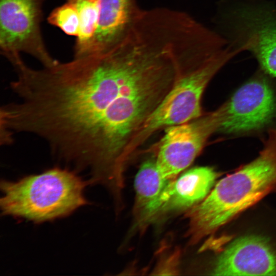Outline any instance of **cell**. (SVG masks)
Listing matches in <instances>:
<instances>
[{
    "label": "cell",
    "instance_id": "6da1fadb",
    "mask_svg": "<svg viewBox=\"0 0 276 276\" xmlns=\"http://www.w3.org/2000/svg\"><path fill=\"white\" fill-rule=\"evenodd\" d=\"M275 189L276 129H271L255 159L219 180L202 201L188 210L190 243L213 234Z\"/></svg>",
    "mask_w": 276,
    "mask_h": 276
},
{
    "label": "cell",
    "instance_id": "7a4b0ae2",
    "mask_svg": "<svg viewBox=\"0 0 276 276\" xmlns=\"http://www.w3.org/2000/svg\"><path fill=\"white\" fill-rule=\"evenodd\" d=\"M88 183L76 171L58 167L16 181L2 180L1 213L35 223L65 217L88 203Z\"/></svg>",
    "mask_w": 276,
    "mask_h": 276
},
{
    "label": "cell",
    "instance_id": "3957f363",
    "mask_svg": "<svg viewBox=\"0 0 276 276\" xmlns=\"http://www.w3.org/2000/svg\"><path fill=\"white\" fill-rule=\"evenodd\" d=\"M241 52L228 44L216 54L200 53L189 59L166 95L134 133L130 147L136 149L160 129L202 115L201 102L208 84L226 63Z\"/></svg>",
    "mask_w": 276,
    "mask_h": 276
},
{
    "label": "cell",
    "instance_id": "277c9868",
    "mask_svg": "<svg viewBox=\"0 0 276 276\" xmlns=\"http://www.w3.org/2000/svg\"><path fill=\"white\" fill-rule=\"evenodd\" d=\"M220 16L221 35L236 49L249 51L261 70L276 78V6L262 0H231Z\"/></svg>",
    "mask_w": 276,
    "mask_h": 276
},
{
    "label": "cell",
    "instance_id": "5b68a950",
    "mask_svg": "<svg viewBox=\"0 0 276 276\" xmlns=\"http://www.w3.org/2000/svg\"><path fill=\"white\" fill-rule=\"evenodd\" d=\"M44 0H0V50L10 62L32 56L42 66H51L54 59L44 44L41 29Z\"/></svg>",
    "mask_w": 276,
    "mask_h": 276
},
{
    "label": "cell",
    "instance_id": "8992f818",
    "mask_svg": "<svg viewBox=\"0 0 276 276\" xmlns=\"http://www.w3.org/2000/svg\"><path fill=\"white\" fill-rule=\"evenodd\" d=\"M226 110L225 103L212 112L166 128L155 157L157 169L165 178L175 179L194 162L210 136L220 130Z\"/></svg>",
    "mask_w": 276,
    "mask_h": 276
},
{
    "label": "cell",
    "instance_id": "52a82bcc",
    "mask_svg": "<svg viewBox=\"0 0 276 276\" xmlns=\"http://www.w3.org/2000/svg\"><path fill=\"white\" fill-rule=\"evenodd\" d=\"M225 103L226 114L219 131L226 133L258 130L269 124L276 112L273 90L262 78L244 84Z\"/></svg>",
    "mask_w": 276,
    "mask_h": 276
},
{
    "label": "cell",
    "instance_id": "ba28073f",
    "mask_svg": "<svg viewBox=\"0 0 276 276\" xmlns=\"http://www.w3.org/2000/svg\"><path fill=\"white\" fill-rule=\"evenodd\" d=\"M211 273L215 275H276V244L262 235L239 236L217 257Z\"/></svg>",
    "mask_w": 276,
    "mask_h": 276
},
{
    "label": "cell",
    "instance_id": "9c48e42d",
    "mask_svg": "<svg viewBox=\"0 0 276 276\" xmlns=\"http://www.w3.org/2000/svg\"><path fill=\"white\" fill-rule=\"evenodd\" d=\"M219 175L213 167H197L171 180L160 198L157 218L163 214L189 210L199 203Z\"/></svg>",
    "mask_w": 276,
    "mask_h": 276
},
{
    "label": "cell",
    "instance_id": "30bf717a",
    "mask_svg": "<svg viewBox=\"0 0 276 276\" xmlns=\"http://www.w3.org/2000/svg\"><path fill=\"white\" fill-rule=\"evenodd\" d=\"M99 3L97 29L84 55L104 52L116 45L125 36L140 11L135 0H99Z\"/></svg>",
    "mask_w": 276,
    "mask_h": 276
},
{
    "label": "cell",
    "instance_id": "8fae6325",
    "mask_svg": "<svg viewBox=\"0 0 276 276\" xmlns=\"http://www.w3.org/2000/svg\"><path fill=\"white\" fill-rule=\"evenodd\" d=\"M171 181L162 175L155 158L141 165L134 181V214L139 227L143 229L157 219L160 198Z\"/></svg>",
    "mask_w": 276,
    "mask_h": 276
},
{
    "label": "cell",
    "instance_id": "7c38bea8",
    "mask_svg": "<svg viewBox=\"0 0 276 276\" xmlns=\"http://www.w3.org/2000/svg\"><path fill=\"white\" fill-rule=\"evenodd\" d=\"M77 9L80 30L74 48V57L86 54L94 38L99 17V0H65Z\"/></svg>",
    "mask_w": 276,
    "mask_h": 276
},
{
    "label": "cell",
    "instance_id": "4fadbf2b",
    "mask_svg": "<svg viewBox=\"0 0 276 276\" xmlns=\"http://www.w3.org/2000/svg\"><path fill=\"white\" fill-rule=\"evenodd\" d=\"M51 25L59 28L66 34L78 36L80 30L79 17L75 6L70 2L54 9L48 17Z\"/></svg>",
    "mask_w": 276,
    "mask_h": 276
}]
</instances>
